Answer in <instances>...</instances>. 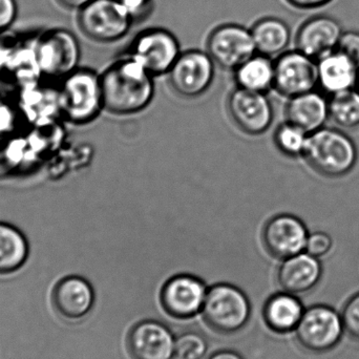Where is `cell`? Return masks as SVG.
<instances>
[{"mask_svg":"<svg viewBox=\"0 0 359 359\" xmlns=\"http://www.w3.org/2000/svg\"><path fill=\"white\" fill-rule=\"evenodd\" d=\"M154 78L137 59L124 53L100 75L105 111L118 116L144 111L155 97Z\"/></svg>","mask_w":359,"mask_h":359,"instance_id":"cell-1","label":"cell"},{"mask_svg":"<svg viewBox=\"0 0 359 359\" xmlns=\"http://www.w3.org/2000/svg\"><path fill=\"white\" fill-rule=\"evenodd\" d=\"M303 158L320 176L341 178L355 168L358 151L355 143L347 134L324 126L308 136Z\"/></svg>","mask_w":359,"mask_h":359,"instance_id":"cell-2","label":"cell"},{"mask_svg":"<svg viewBox=\"0 0 359 359\" xmlns=\"http://www.w3.org/2000/svg\"><path fill=\"white\" fill-rule=\"evenodd\" d=\"M58 104L63 117L72 123L94 121L104 109L100 75L94 69L77 67L62 78Z\"/></svg>","mask_w":359,"mask_h":359,"instance_id":"cell-3","label":"cell"},{"mask_svg":"<svg viewBox=\"0 0 359 359\" xmlns=\"http://www.w3.org/2000/svg\"><path fill=\"white\" fill-rule=\"evenodd\" d=\"M202 314L211 330L219 334H233L248 324L250 302L238 287L219 283L207 290Z\"/></svg>","mask_w":359,"mask_h":359,"instance_id":"cell-4","label":"cell"},{"mask_svg":"<svg viewBox=\"0 0 359 359\" xmlns=\"http://www.w3.org/2000/svg\"><path fill=\"white\" fill-rule=\"evenodd\" d=\"M77 23L86 38L104 44L120 41L134 27L119 0H94L78 11Z\"/></svg>","mask_w":359,"mask_h":359,"instance_id":"cell-5","label":"cell"},{"mask_svg":"<svg viewBox=\"0 0 359 359\" xmlns=\"http://www.w3.org/2000/svg\"><path fill=\"white\" fill-rule=\"evenodd\" d=\"M341 316L326 305H314L304 312L295 337L302 349L312 354H324L332 351L343 339Z\"/></svg>","mask_w":359,"mask_h":359,"instance_id":"cell-6","label":"cell"},{"mask_svg":"<svg viewBox=\"0 0 359 359\" xmlns=\"http://www.w3.org/2000/svg\"><path fill=\"white\" fill-rule=\"evenodd\" d=\"M34 50L37 69L48 77L69 75L77 69L81 56L77 38L63 29H52L40 36Z\"/></svg>","mask_w":359,"mask_h":359,"instance_id":"cell-7","label":"cell"},{"mask_svg":"<svg viewBox=\"0 0 359 359\" xmlns=\"http://www.w3.org/2000/svg\"><path fill=\"white\" fill-rule=\"evenodd\" d=\"M126 53L156 77L168 74L182 52L175 34L163 27H151L140 32Z\"/></svg>","mask_w":359,"mask_h":359,"instance_id":"cell-8","label":"cell"},{"mask_svg":"<svg viewBox=\"0 0 359 359\" xmlns=\"http://www.w3.org/2000/svg\"><path fill=\"white\" fill-rule=\"evenodd\" d=\"M168 76L170 88L178 96L198 98L212 86L215 63L204 50H185L181 53Z\"/></svg>","mask_w":359,"mask_h":359,"instance_id":"cell-9","label":"cell"},{"mask_svg":"<svg viewBox=\"0 0 359 359\" xmlns=\"http://www.w3.org/2000/svg\"><path fill=\"white\" fill-rule=\"evenodd\" d=\"M206 52L217 67L234 72L257 54V48L250 29L238 23H224L209 33Z\"/></svg>","mask_w":359,"mask_h":359,"instance_id":"cell-10","label":"cell"},{"mask_svg":"<svg viewBox=\"0 0 359 359\" xmlns=\"http://www.w3.org/2000/svg\"><path fill=\"white\" fill-rule=\"evenodd\" d=\"M318 86L316 60L301 50H286L274 59L273 88L287 98L314 90Z\"/></svg>","mask_w":359,"mask_h":359,"instance_id":"cell-11","label":"cell"},{"mask_svg":"<svg viewBox=\"0 0 359 359\" xmlns=\"http://www.w3.org/2000/svg\"><path fill=\"white\" fill-rule=\"evenodd\" d=\"M227 111L236 128L250 136L267 132L273 122V107L264 93L236 88L228 97Z\"/></svg>","mask_w":359,"mask_h":359,"instance_id":"cell-12","label":"cell"},{"mask_svg":"<svg viewBox=\"0 0 359 359\" xmlns=\"http://www.w3.org/2000/svg\"><path fill=\"white\" fill-rule=\"evenodd\" d=\"M309 234L307 226L299 217L280 213L266 222L262 230V241L271 257L283 261L304 252Z\"/></svg>","mask_w":359,"mask_h":359,"instance_id":"cell-13","label":"cell"},{"mask_svg":"<svg viewBox=\"0 0 359 359\" xmlns=\"http://www.w3.org/2000/svg\"><path fill=\"white\" fill-rule=\"evenodd\" d=\"M207 290L201 278L191 274H178L166 280L160 292V302L168 316L188 320L202 312Z\"/></svg>","mask_w":359,"mask_h":359,"instance_id":"cell-14","label":"cell"},{"mask_svg":"<svg viewBox=\"0 0 359 359\" xmlns=\"http://www.w3.org/2000/svg\"><path fill=\"white\" fill-rule=\"evenodd\" d=\"M175 341L176 339L166 325L147 320L132 327L126 346L133 359H172Z\"/></svg>","mask_w":359,"mask_h":359,"instance_id":"cell-15","label":"cell"},{"mask_svg":"<svg viewBox=\"0 0 359 359\" xmlns=\"http://www.w3.org/2000/svg\"><path fill=\"white\" fill-rule=\"evenodd\" d=\"M343 27L334 17L318 15L306 20L295 36V48L314 60L337 50Z\"/></svg>","mask_w":359,"mask_h":359,"instance_id":"cell-16","label":"cell"},{"mask_svg":"<svg viewBox=\"0 0 359 359\" xmlns=\"http://www.w3.org/2000/svg\"><path fill=\"white\" fill-rule=\"evenodd\" d=\"M52 302L53 307L61 318L69 322H77L86 318L93 309L94 289L81 276H67L55 285Z\"/></svg>","mask_w":359,"mask_h":359,"instance_id":"cell-17","label":"cell"},{"mask_svg":"<svg viewBox=\"0 0 359 359\" xmlns=\"http://www.w3.org/2000/svg\"><path fill=\"white\" fill-rule=\"evenodd\" d=\"M320 259L304 252L283 259L278 271V282L285 292L302 295L313 290L322 280Z\"/></svg>","mask_w":359,"mask_h":359,"instance_id":"cell-18","label":"cell"},{"mask_svg":"<svg viewBox=\"0 0 359 359\" xmlns=\"http://www.w3.org/2000/svg\"><path fill=\"white\" fill-rule=\"evenodd\" d=\"M318 86L325 94L353 90L358 86L359 69L339 50H334L316 60Z\"/></svg>","mask_w":359,"mask_h":359,"instance_id":"cell-19","label":"cell"},{"mask_svg":"<svg viewBox=\"0 0 359 359\" xmlns=\"http://www.w3.org/2000/svg\"><path fill=\"white\" fill-rule=\"evenodd\" d=\"M286 121L308 135L324 128L329 119L328 100L316 90L289 98L285 109Z\"/></svg>","mask_w":359,"mask_h":359,"instance_id":"cell-20","label":"cell"},{"mask_svg":"<svg viewBox=\"0 0 359 359\" xmlns=\"http://www.w3.org/2000/svg\"><path fill=\"white\" fill-rule=\"evenodd\" d=\"M305 309L297 295L283 292L271 295L264 306V320L270 330L280 334L297 329Z\"/></svg>","mask_w":359,"mask_h":359,"instance_id":"cell-21","label":"cell"},{"mask_svg":"<svg viewBox=\"0 0 359 359\" xmlns=\"http://www.w3.org/2000/svg\"><path fill=\"white\" fill-rule=\"evenodd\" d=\"M257 54L280 56L286 52L291 41V29L288 23L276 17H264L250 29Z\"/></svg>","mask_w":359,"mask_h":359,"instance_id":"cell-22","label":"cell"},{"mask_svg":"<svg viewBox=\"0 0 359 359\" xmlns=\"http://www.w3.org/2000/svg\"><path fill=\"white\" fill-rule=\"evenodd\" d=\"M234 81L238 88L266 94L273 88V59L257 53L234 71Z\"/></svg>","mask_w":359,"mask_h":359,"instance_id":"cell-23","label":"cell"},{"mask_svg":"<svg viewBox=\"0 0 359 359\" xmlns=\"http://www.w3.org/2000/svg\"><path fill=\"white\" fill-rule=\"evenodd\" d=\"M25 234L11 224L0 222V274H10L25 265L29 257Z\"/></svg>","mask_w":359,"mask_h":359,"instance_id":"cell-24","label":"cell"},{"mask_svg":"<svg viewBox=\"0 0 359 359\" xmlns=\"http://www.w3.org/2000/svg\"><path fill=\"white\" fill-rule=\"evenodd\" d=\"M329 118L345 128L359 126V92L356 88L332 95L328 100Z\"/></svg>","mask_w":359,"mask_h":359,"instance_id":"cell-25","label":"cell"},{"mask_svg":"<svg viewBox=\"0 0 359 359\" xmlns=\"http://www.w3.org/2000/svg\"><path fill=\"white\" fill-rule=\"evenodd\" d=\"M307 133L289 122L280 124L274 133L273 141L280 154L288 158L304 157L307 147Z\"/></svg>","mask_w":359,"mask_h":359,"instance_id":"cell-26","label":"cell"},{"mask_svg":"<svg viewBox=\"0 0 359 359\" xmlns=\"http://www.w3.org/2000/svg\"><path fill=\"white\" fill-rule=\"evenodd\" d=\"M208 345L204 335L196 331L182 333L175 341V358L203 359L206 355Z\"/></svg>","mask_w":359,"mask_h":359,"instance_id":"cell-27","label":"cell"},{"mask_svg":"<svg viewBox=\"0 0 359 359\" xmlns=\"http://www.w3.org/2000/svg\"><path fill=\"white\" fill-rule=\"evenodd\" d=\"M341 316L346 332L359 341V292L346 303Z\"/></svg>","mask_w":359,"mask_h":359,"instance_id":"cell-28","label":"cell"},{"mask_svg":"<svg viewBox=\"0 0 359 359\" xmlns=\"http://www.w3.org/2000/svg\"><path fill=\"white\" fill-rule=\"evenodd\" d=\"M126 8L134 25L144 22L155 10V0H119Z\"/></svg>","mask_w":359,"mask_h":359,"instance_id":"cell-29","label":"cell"},{"mask_svg":"<svg viewBox=\"0 0 359 359\" xmlns=\"http://www.w3.org/2000/svg\"><path fill=\"white\" fill-rule=\"evenodd\" d=\"M333 247V240L324 231H316L308 236L305 251L313 257L320 259L330 252Z\"/></svg>","mask_w":359,"mask_h":359,"instance_id":"cell-30","label":"cell"},{"mask_svg":"<svg viewBox=\"0 0 359 359\" xmlns=\"http://www.w3.org/2000/svg\"><path fill=\"white\" fill-rule=\"evenodd\" d=\"M337 50L343 53L359 69V32H344L339 40Z\"/></svg>","mask_w":359,"mask_h":359,"instance_id":"cell-31","label":"cell"},{"mask_svg":"<svg viewBox=\"0 0 359 359\" xmlns=\"http://www.w3.org/2000/svg\"><path fill=\"white\" fill-rule=\"evenodd\" d=\"M18 6L16 0H0V34L10 29L16 20Z\"/></svg>","mask_w":359,"mask_h":359,"instance_id":"cell-32","label":"cell"},{"mask_svg":"<svg viewBox=\"0 0 359 359\" xmlns=\"http://www.w3.org/2000/svg\"><path fill=\"white\" fill-rule=\"evenodd\" d=\"M297 10H314L330 4L332 0H285Z\"/></svg>","mask_w":359,"mask_h":359,"instance_id":"cell-33","label":"cell"},{"mask_svg":"<svg viewBox=\"0 0 359 359\" xmlns=\"http://www.w3.org/2000/svg\"><path fill=\"white\" fill-rule=\"evenodd\" d=\"M56 1L67 10L80 11L94 0H56Z\"/></svg>","mask_w":359,"mask_h":359,"instance_id":"cell-34","label":"cell"},{"mask_svg":"<svg viewBox=\"0 0 359 359\" xmlns=\"http://www.w3.org/2000/svg\"><path fill=\"white\" fill-rule=\"evenodd\" d=\"M207 359H244L238 352L231 351V350H221L215 352L212 355Z\"/></svg>","mask_w":359,"mask_h":359,"instance_id":"cell-35","label":"cell"},{"mask_svg":"<svg viewBox=\"0 0 359 359\" xmlns=\"http://www.w3.org/2000/svg\"><path fill=\"white\" fill-rule=\"evenodd\" d=\"M11 57H12V52L10 48L6 44L0 42V69L6 67V63L11 60Z\"/></svg>","mask_w":359,"mask_h":359,"instance_id":"cell-36","label":"cell"},{"mask_svg":"<svg viewBox=\"0 0 359 359\" xmlns=\"http://www.w3.org/2000/svg\"><path fill=\"white\" fill-rule=\"evenodd\" d=\"M356 90H358L359 92V74H358V86H356Z\"/></svg>","mask_w":359,"mask_h":359,"instance_id":"cell-37","label":"cell"}]
</instances>
